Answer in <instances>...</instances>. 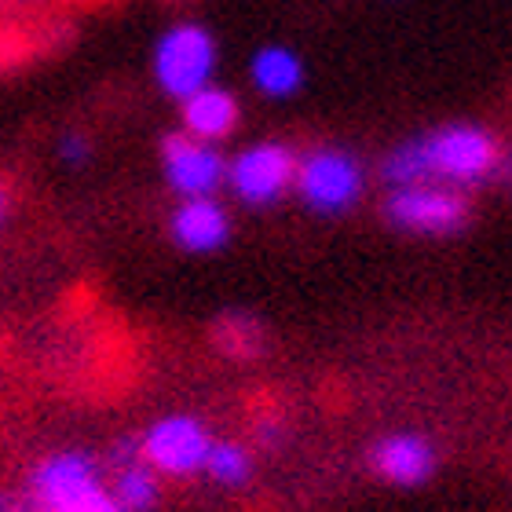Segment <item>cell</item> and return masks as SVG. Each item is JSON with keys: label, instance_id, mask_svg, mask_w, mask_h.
Returning <instances> with one entry per match:
<instances>
[{"label": "cell", "instance_id": "30bf717a", "mask_svg": "<svg viewBox=\"0 0 512 512\" xmlns=\"http://www.w3.org/2000/svg\"><path fill=\"white\" fill-rule=\"evenodd\" d=\"M374 469L381 472L388 483L399 487H417L425 483L436 469V454L428 447V439L414 436V432H399V436H384L370 454Z\"/></svg>", "mask_w": 512, "mask_h": 512}, {"label": "cell", "instance_id": "ac0fdd59", "mask_svg": "<svg viewBox=\"0 0 512 512\" xmlns=\"http://www.w3.org/2000/svg\"><path fill=\"white\" fill-rule=\"evenodd\" d=\"M26 498H15V494H4L0 491V512H22Z\"/></svg>", "mask_w": 512, "mask_h": 512}, {"label": "cell", "instance_id": "7a4b0ae2", "mask_svg": "<svg viewBox=\"0 0 512 512\" xmlns=\"http://www.w3.org/2000/svg\"><path fill=\"white\" fill-rule=\"evenodd\" d=\"M216 70V41L213 33L198 22H180L158 37L154 44V77L165 96L191 99L213 81Z\"/></svg>", "mask_w": 512, "mask_h": 512}, {"label": "cell", "instance_id": "5bb4252c", "mask_svg": "<svg viewBox=\"0 0 512 512\" xmlns=\"http://www.w3.org/2000/svg\"><path fill=\"white\" fill-rule=\"evenodd\" d=\"M205 472L216 483H224V487H242L249 480V472H253V461H249V454L238 443H213Z\"/></svg>", "mask_w": 512, "mask_h": 512}, {"label": "cell", "instance_id": "ffe728a7", "mask_svg": "<svg viewBox=\"0 0 512 512\" xmlns=\"http://www.w3.org/2000/svg\"><path fill=\"white\" fill-rule=\"evenodd\" d=\"M505 176L512 180V154H509V161H505Z\"/></svg>", "mask_w": 512, "mask_h": 512}, {"label": "cell", "instance_id": "2e32d148", "mask_svg": "<svg viewBox=\"0 0 512 512\" xmlns=\"http://www.w3.org/2000/svg\"><path fill=\"white\" fill-rule=\"evenodd\" d=\"M88 158H92V143H88L81 132H63V136H59V161H63V165L81 169V165H88Z\"/></svg>", "mask_w": 512, "mask_h": 512}, {"label": "cell", "instance_id": "e0dca14e", "mask_svg": "<svg viewBox=\"0 0 512 512\" xmlns=\"http://www.w3.org/2000/svg\"><path fill=\"white\" fill-rule=\"evenodd\" d=\"M22 512H37V509L26 502V505H22ZM66 512H125V509L114 502V494H110V491H99V494H92L88 502H81L77 509H66Z\"/></svg>", "mask_w": 512, "mask_h": 512}, {"label": "cell", "instance_id": "277c9868", "mask_svg": "<svg viewBox=\"0 0 512 512\" xmlns=\"http://www.w3.org/2000/svg\"><path fill=\"white\" fill-rule=\"evenodd\" d=\"M209 450H213L209 428L198 417H187V414L161 417L139 439L143 461L154 472H165V476H191V472L205 469Z\"/></svg>", "mask_w": 512, "mask_h": 512}, {"label": "cell", "instance_id": "3957f363", "mask_svg": "<svg viewBox=\"0 0 512 512\" xmlns=\"http://www.w3.org/2000/svg\"><path fill=\"white\" fill-rule=\"evenodd\" d=\"M107 491L99 461L85 450H59L37 461L26 480V502L37 512H66L88 502L92 494Z\"/></svg>", "mask_w": 512, "mask_h": 512}, {"label": "cell", "instance_id": "8992f818", "mask_svg": "<svg viewBox=\"0 0 512 512\" xmlns=\"http://www.w3.org/2000/svg\"><path fill=\"white\" fill-rule=\"evenodd\" d=\"M384 216L395 227L417 235H454L469 220V205L450 187L414 183V187H395L392 198L384 202Z\"/></svg>", "mask_w": 512, "mask_h": 512}, {"label": "cell", "instance_id": "9c48e42d", "mask_svg": "<svg viewBox=\"0 0 512 512\" xmlns=\"http://www.w3.org/2000/svg\"><path fill=\"white\" fill-rule=\"evenodd\" d=\"M169 231L172 242L187 253H216L231 235V220H227L224 205L213 198H187L172 213Z\"/></svg>", "mask_w": 512, "mask_h": 512}, {"label": "cell", "instance_id": "8fae6325", "mask_svg": "<svg viewBox=\"0 0 512 512\" xmlns=\"http://www.w3.org/2000/svg\"><path fill=\"white\" fill-rule=\"evenodd\" d=\"M238 121V103L231 92L216 85H205L202 92H194L191 99H183V128L187 136L213 143V139L227 136Z\"/></svg>", "mask_w": 512, "mask_h": 512}, {"label": "cell", "instance_id": "6da1fadb", "mask_svg": "<svg viewBox=\"0 0 512 512\" xmlns=\"http://www.w3.org/2000/svg\"><path fill=\"white\" fill-rule=\"evenodd\" d=\"M498 165V147L480 125H443L421 139H410L384 158V180L392 187L439 183V187H472L487 180Z\"/></svg>", "mask_w": 512, "mask_h": 512}, {"label": "cell", "instance_id": "d6986e66", "mask_svg": "<svg viewBox=\"0 0 512 512\" xmlns=\"http://www.w3.org/2000/svg\"><path fill=\"white\" fill-rule=\"evenodd\" d=\"M4 209H8V191H4V183H0V216H4Z\"/></svg>", "mask_w": 512, "mask_h": 512}, {"label": "cell", "instance_id": "4fadbf2b", "mask_svg": "<svg viewBox=\"0 0 512 512\" xmlns=\"http://www.w3.org/2000/svg\"><path fill=\"white\" fill-rule=\"evenodd\" d=\"M114 502L125 512H150L158 505V472L150 469L147 461H128L121 469H114Z\"/></svg>", "mask_w": 512, "mask_h": 512}, {"label": "cell", "instance_id": "9a60e30c", "mask_svg": "<svg viewBox=\"0 0 512 512\" xmlns=\"http://www.w3.org/2000/svg\"><path fill=\"white\" fill-rule=\"evenodd\" d=\"M216 344L227 355H253L260 348V322L249 315H224L216 326Z\"/></svg>", "mask_w": 512, "mask_h": 512}, {"label": "cell", "instance_id": "5b68a950", "mask_svg": "<svg viewBox=\"0 0 512 512\" xmlns=\"http://www.w3.org/2000/svg\"><path fill=\"white\" fill-rule=\"evenodd\" d=\"M297 183L300 198L315 209V213H344L359 202L363 194V169L352 154L344 150H315L297 165Z\"/></svg>", "mask_w": 512, "mask_h": 512}, {"label": "cell", "instance_id": "52a82bcc", "mask_svg": "<svg viewBox=\"0 0 512 512\" xmlns=\"http://www.w3.org/2000/svg\"><path fill=\"white\" fill-rule=\"evenodd\" d=\"M297 176V158L282 143H256L227 165L231 191L249 205H271Z\"/></svg>", "mask_w": 512, "mask_h": 512}, {"label": "cell", "instance_id": "ba28073f", "mask_svg": "<svg viewBox=\"0 0 512 512\" xmlns=\"http://www.w3.org/2000/svg\"><path fill=\"white\" fill-rule=\"evenodd\" d=\"M165 180L180 198H213V191L227 180L224 158L213 150V143H202L194 136H169L161 147Z\"/></svg>", "mask_w": 512, "mask_h": 512}, {"label": "cell", "instance_id": "7c38bea8", "mask_svg": "<svg viewBox=\"0 0 512 512\" xmlns=\"http://www.w3.org/2000/svg\"><path fill=\"white\" fill-rule=\"evenodd\" d=\"M249 74H253L256 88L271 99H286L304 85V63L297 59V52L278 48V44H271V48H264V52L253 55Z\"/></svg>", "mask_w": 512, "mask_h": 512}]
</instances>
